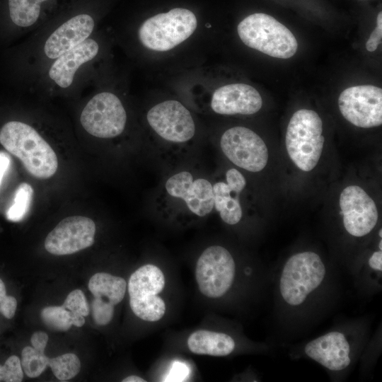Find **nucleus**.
Listing matches in <instances>:
<instances>
[{
  "mask_svg": "<svg viewBox=\"0 0 382 382\" xmlns=\"http://www.w3.org/2000/svg\"><path fill=\"white\" fill-rule=\"evenodd\" d=\"M220 147L231 163L245 170L260 172L267 163L265 143L249 128L237 126L228 129L221 137Z\"/></svg>",
  "mask_w": 382,
  "mask_h": 382,
  "instance_id": "nucleus-12",
  "label": "nucleus"
},
{
  "mask_svg": "<svg viewBox=\"0 0 382 382\" xmlns=\"http://www.w3.org/2000/svg\"><path fill=\"white\" fill-rule=\"evenodd\" d=\"M378 235H379L380 238L382 237V230L381 229H380Z\"/></svg>",
  "mask_w": 382,
  "mask_h": 382,
  "instance_id": "nucleus-39",
  "label": "nucleus"
},
{
  "mask_svg": "<svg viewBox=\"0 0 382 382\" xmlns=\"http://www.w3.org/2000/svg\"><path fill=\"white\" fill-rule=\"evenodd\" d=\"M197 25L193 12L184 8H175L144 21L138 29L137 36L145 48L166 52L190 37Z\"/></svg>",
  "mask_w": 382,
  "mask_h": 382,
  "instance_id": "nucleus-7",
  "label": "nucleus"
},
{
  "mask_svg": "<svg viewBox=\"0 0 382 382\" xmlns=\"http://www.w3.org/2000/svg\"><path fill=\"white\" fill-rule=\"evenodd\" d=\"M340 207L345 228L350 235L364 236L376 226L378 219L376 205L361 187H345L340 196Z\"/></svg>",
  "mask_w": 382,
  "mask_h": 382,
  "instance_id": "nucleus-16",
  "label": "nucleus"
},
{
  "mask_svg": "<svg viewBox=\"0 0 382 382\" xmlns=\"http://www.w3.org/2000/svg\"><path fill=\"white\" fill-rule=\"evenodd\" d=\"M165 282L161 270L151 264L140 267L131 274L128 282L129 305L138 318L156 322L164 316L166 303L158 294L163 290Z\"/></svg>",
  "mask_w": 382,
  "mask_h": 382,
  "instance_id": "nucleus-10",
  "label": "nucleus"
},
{
  "mask_svg": "<svg viewBox=\"0 0 382 382\" xmlns=\"http://www.w3.org/2000/svg\"><path fill=\"white\" fill-rule=\"evenodd\" d=\"M122 382H145L146 380L136 375L129 376L122 381Z\"/></svg>",
  "mask_w": 382,
  "mask_h": 382,
  "instance_id": "nucleus-36",
  "label": "nucleus"
},
{
  "mask_svg": "<svg viewBox=\"0 0 382 382\" xmlns=\"http://www.w3.org/2000/svg\"><path fill=\"white\" fill-rule=\"evenodd\" d=\"M57 0H7V16L18 33H32L62 10Z\"/></svg>",
  "mask_w": 382,
  "mask_h": 382,
  "instance_id": "nucleus-18",
  "label": "nucleus"
},
{
  "mask_svg": "<svg viewBox=\"0 0 382 382\" xmlns=\"http://www.w3.org/2000/svg\"><path fill=\"white\" fill-rule=\"evenodd\" d=\"M369 266L376 270L382 271V250L374 252L369 260Z\"/></svg>",
  "mask_w": 382,
  "mask_h": 382,
  "instance_id": "nucleus-33",
  "label": "nucleus"
},
{
  "mask_svg": "<svg viewBox=\"0 0 382 382\" xmlns=\"http://www.w3.org/2000/svg\"><path fill=\"white\" fill-rule=\"evenodd\" d=\"M62 306L66 310L80 313L84 317L89 313L86 296L80 289H75L69 293Z\"/></svg>",
  "mask_w": 382,
  "mask_h": 382,
  "instance_id": "nucleus-28",
  "label": "nucleus"
},
{
  "mask_svg": "<svg viewBox=\"0 0 382 382\" xmlns=\"http://www.w3.org/2000/svg\"><path fill=\"white\" fill-rule=\"evenodd\" d=\"M378 247L380 250H382V241L381 240L378 244Z\"/></svg>",
  "mask_w": 382,
  "mask_h": 382,
  "instance_id": "nucleus-38",
  "label": "nucleus"
},
{
  "mask_svg": "<svg viewBox=\"0 0 382 382\" xmlns=\"http://www.w3.org/2000/svg\"><path fill=\"white\" fill-rule=\"evenodd\" d=\"M246 180L243 174L236 168L226 173V181L212 184L214 208L221 219L227 224H238L243 216L239 195L244 190Z\"/></svg>",
  "mask_w": 382,
  "mask_h": 382,
  "instance_id": "nucleus-19",
  "label": "nucleus"
},
{
  "mask_svg": "<svg viewBox=\"0 0 382 382\" xmlns=\"http://www.w3.org/2000/svg\"><path fill=\"white\" fill-rule=\"evenodd\" d=\"M62 14L30 33L21 47L18 69L28 88L49 64L96 32L97 18L88 10Z\"/></svg>",
  "mask_w": 382,
  "mask_h": 382,
  "instance_id": "nucleus-1",
  "label": "nucleus"
},
{
  "mask_svg": "<svg viewBox=\"0 0 382 382\" xmlns=\"http://www.w3.org/2000/svg\"><path fill=\"white\" fill-rule=\"evenodd\" d=\"M101 70L91 84L95 90L82 105L79 119L82 129L88 134L108 139L124 132L127 113L120 96L101 86L99 80Z\"/></svg>",
  "mask_w": 382,
  "mask_h": 382,
  "instance_id": "nucleus-4",
  "label": "nucleus"
},
{
  "mask_svg": "<svg viewBox=\"0 0 382 382\" xmlns=\"http://www.w3.org/2000/svg\"><path fill=\"white\" fill-rule=\"evenodd\" d=\"M48 342V335L46 332L37 331L33 334L30 342L35 349L44 352Z\"/></svg>",
  "mask_w": 382,
  "mask_h": 382,
  "instance_id": "nucleus-31",
  "label": "nucleus"
},
{
  "mask_svg": "<svg viewBox=\"0 0 382 382\" xmlns=\"http://www.w3.org/2000/svg\"><path fill=\"white\" fill-rule=\"evenodd\" d=\"M342 115L356 127L371 128L382 124V89L360 85L345 89L338 98Z\"/></svg>",
  "mask_w": 382,
  "mask_h": 382,
  "instance_id": "nucleus-14",
  "label": "nucleus"
},
{
  "mask_svg": "<svg viewBox=\"0 0 382 382\" xmlns=\"http://www.w3.org/2000/svg\"><path fill=\"white\" fill-rule=\"evenodd\" d=\"M33 196V189L26 183L20 184L16 190L13 203L6 211V218L13 222L23 219L30 209Z\"/></svg>",
  "mask_w": 382,
  "mask_h": 382,
  "instance_id": "nucleus-23",
  "label": "nucleus"
},
{
  "mask_svg": "<svg viewBox=\"0 0 382 382\" xmlns=\"http://www.w3.org/2000/svg\"><path fill=\"white\" fill-rule=\"evenodd\" d=\"M308 357L331 371L346 369L351 362L350 347L343 333L332 331L306 344Z\"/></svg>",
  "mask_w": 382,
  "mask_h": 382,
  "instance_id": "nucleus-20",
  "label": "nucleus"
},
{
  "mask_svg": "<svg viewBox=\"0 0 382 382\" xmlns=\"http://www.w3.org/2000/svg\"><path fill=\"white\" fill-rule=\"evenodd\" d=\"M11 164V158L8 154L0 151V186L3 180V178L8 170Z\"/></svg>",
  "mask_w": 382,
  "mask_h": 382,
  "instance_id": "nucleus-32",
  "label": "nucleus"
},
{
  "mask_svg": "<svg viewBox=\"0 0 382 382\" xmlns=\"http://www.w3.org/2000/svg\"><path fill=\"white\" fill-rule=\"evenodd\" d=\"M23 378V371L20 359L12 355L9 357L3 365V381L20 382Z\"/></svg>",
  "mask_w": 382,
  "mask_h": 382,
  "instance_id": "nucleus-29",
  "label": "nucleus"
},
{
  "mask_svg": "<svg viewBox=\"0 0 382 382\" xmlns=\"http://www.w3.org/2000/svg\"><path fill=\"white\" fill-rule=\"evenodd\" d=\"M96 224L88 217L69 216L62 220L47 235L45 248L56 255H70L91 246Z\"/></svg>",
  "mask_w": 382,
  "mask_h": 382,
  "instance_id": "nucleus-15",
  "label": "nucleus"
},
{
  "mask_svg": "<svg viewBox=\"0 0 382 382\" xmlns=\"http://www.w3.org/2000/svg\"><path fill=\"white\" fill-rule=\"evenodd\" d=\"M163 191L170 206L193 216L204 217L214 209L212 183L190 170H180L168 177Z\"/></svg>",
  "mask_w": 382,
  "mask_h": 382,
  "instance_id": "nucleus-9",
  "label": "nucleus"
},
{
  "mask_svg": "<svg viewBox=\"0 0 382 382\" xmlns=\"http://www.w3.org/2000/svg\"><path fill=\"white\" fill-rule=\"evenodd\" d=\"M92 316L95 323L99 325H105L112 319L115 306L103 301L101 298H95L91 303Z\"/></svg>",
  "mask_w": 382,
  "mask_h": 382,
  "instance_id": "nucleus-27",
  "label": "nucleus"
},
{
  "mask_svg": "<svg viewBox=\"0 0 382 382\" xmlns=\"http://www.w3.org/2000/svg\"><path fill=\"white\" fill-rule=\"evenodd\" d=\"M44 323L50 329L57 331H66L71 325L69 311L61 306H47L41 311Z\"/></svg>",
  "mask_w": 382,
  "mask_h": 382,
  "instance_id": "nucleus-26",
  "label": "nucleus"
},
{
  "mask_svg": "<svg viewBox=\"0 0 382 382\" xmlns=\"http://www.w3.org/2000/svg\"><path fill=\"white\" fill-rule=\"evenodd\" d=\"M0 381H3V366L0 364Z\"/></svg>",
  "mask_w": 382,
  "mask_h": 382,
  "instance_id": "nucleus-37",
  "label": "nucleus"
},
{
  "mask_svg": "<svg viewBox=\"0 0 382 382\" xmlns=\"http://www.w3.org/2000/svg\"><path fill=\"white\" fill-rule=\"evenodd\" d=\"M382 40V13L380 11L376 18V26L372 31L366 43V48L369 52H374L381 43Z\"/></svg>",
  "mask_w": 382,
  "mask_h": 382,
  "instance_id": "nucleus-30",
  "label": "nucleus"
},
{
  "mask_svg": "<svg viewBox=\"0 0 382 382\" xmlns=\"http://www.w3.org/2000/svg\"><path fill=\"white\" fill-rule=\"evenodd\" d=\"M235 274L233 257L221 245L207 248L197 261L196 281L201 293L208 298L224 296L231 287Z\"/></svg>",
  "mask_w": 382,
  "mask_h": 382,
  "instance_id": "nucleus-11",
  "label": "nucleus"
},
{
  "mask_svg": "<svg viewBox=\"0 0 382 382\" xmlns=\"http://www.w3.org/2000/svg\"><path fill=\"white\" fill-rule=\"evenodd\" d=\"M70 320L72 325L81 327L85 323L84 316L80 313L69 311Z\"/></svg>",
  "mask_w": 382,
  "mask_h": 382,
  "instance_id": "nucleus-34",
  "label": "nucleus"
},
{
  "mask_svg": "<svg viewBox=\"0 0 382 382\" xmlns=\"http://www.w3.org/2000/svg\"><path fill=\"white\" fill-rule=\"evenodd\" d=\"M235 345L228 335L207 330H197L187 339L189 349L197 354L224 357L233 351Z\"/></svg>",
  "mask_w": 382,
  "mask_h": 382,
  "instance_id": "nucleus-21",
  "label": "nucleus"
},
{
  "mask_svg": "<svg viewBox=\"0 0 382 382\" xmlns=\"http://www.w3.org/2000/svg\"><path fill=\"white\" fill-rule=\"evenodd\" d=\"M146 120L161 139L170 144H185L195 134L190 112L178 100H168L155 105L148 111Z\"/></svg>",
  "mask_w": 382,
  "mask_h": 382,
  "instance_id": "nucleus-13",
  "label": "nucleus"
},
{
  "mask_svg": "<svg viewBox=\"0 0 382 382\" xmlns=\"http://www.w3.org/2000/svg\"><path fill=\"white\" fill-rule=\"evenodd\" d=\"M262 105L260 93L245 83H231L218 88L212 94L211 108L219 115H253Z\"/></svg>",
  "mask_w": 382,
  "mask_h": 382,
  "instance_id": "nucleus-17",
  "label": "nucleus"
},
{
  "mask_svg": "<svg viewBox=\"0 0 382 382\" xmlns=\"http://www.w3.org/2000/svg\"><path fill=\"white\" fill-rule=\"evenodd\" d=\"M325 267L320 257L312 251L291 255L285 262L279 279V291L284 301L296 306L323 282Z\"/></svg>",
  "mask_w": 382,
  "mask_h": 382,
  "instance_id": "nucleus-8",
  "label": "nucleus"
},
{
  "mask_svg": "<svg viewBox=\"0 0 382 382\" xmlns=\"http://www.w3.org/2000/svg\"><path fill=\"white\" fill-rule=\"evenodd\" d=\"M0 144L23 163L33 177L47 179L58 168L57 156L35 127L21 120H10L0 129Z\"/></svg>",
  "mask_w": 382,
  "mask_h": 382,
  "instance_id": "nucleus-3",
  "label": "nucleus"
},
{
  "mask_svg": "<svg viewBox=\"0 0 382 382\" xmlns=\"http://www.w3.org/2000/svg\"><path fill=\"white\" fill-rule=\"evenodd\" d=\"M88 289L95 298H101L113 306L121 302L127 289L126 281L106 272L95 274L89 280Z\"/></svg>",
  "mask_w": 382,
  "mask_h": 382,
  "instance_id": "nucleus-22",
  "label": "nucleus"
},
{
  "mask_svg": "<svg viewBox=\"0 0 382 382\" xmlns=\"http://www.w3.org/2000/svg\"><path fill=\"white\" fill-rule=\"evenodd\" d=\"M48 366L59 381H64L76 376L81 369L79 357L72 353H66L49 359Z\"/></svg>",
  "mask_w": 382,
  "mask_h": 382,
  "instance_id": "nucleus-24",
  "label": "nucleus"
},
{
  "mask_svg": "<svg viewBox=\"0 0 382 382\" xmlns=\"http://www.w3.org/2000/svg\"><path fill=\"white\" fill-rule=\"evenodd\" d=\"M49 359L45 352L28 346L22 350L21 363L23 371L27 376L36 378L48 366Z\"/></svg>",
  "mask_w": 382,
  "mask_h": 382,
  "instance_id": "nucleus-25",
  "label": "nucleus"
},
{
  "mask_svg": "<svg viewBox=\"0 0 382 382\" xmlns=\"http://www.w3.org/2000/svg\"><path fill=\"white\" fill-rule=\"evenodd\" d=\"M325 138L323 122L312 110L301 109L291 117L286 132V148L294 164L303 171H310L318 164Z\"/></svg>",
  "mask_w": 382,
  "mask_h": 382,
  "instance_id": "nucleus-6",
  "label": "nucleus"
},
{
  "mask_svg": "<svg viewBox=\"0 0 382 382\" xmlns=\"http://www.w3.org/2000/svg\"><path fill=\"white\" fill-rule=\"evenodd\" d=\"M237 32L246 46L272 57L289 59L298 50V42L294 34L266 13L249 15L239 23Z\"/></svg>",
  "mask_w": 382,
  "mask_h": 382,
  "instance_id": "nucleus-5",
  "label": "nucleus"
},
{
  "mask_svg": "<svg viewBox=\"0 0 382 382\" xmlns=\"http://www.w3.org/2000/svg\"><path fill=\"white\" fill-rule=\"evenodd\" d=\"M6 289L5 284L2 279H0V313L7 299Z\"/></svg>",
  "mask_w": 382,
  "mask_h": 382,
  "instance_id": "nucleus-35",
  "label": "nucleus"
},
{
  "mask_svg": "<svg viewBox=\"0 0 382 382\" xmlns=\"http://www.w3.org/2000/svg\"><path fill=\"white\" fill-rule=\"evenodd\" d=\"M103 42L92 36L49 64L28 87L46 96H77L87 89L101 70Z\"/></svg>",
  "mask_w": 382,
  "mask_h": 382,
  "instance_id": "nucleus-2",
  "label": "nucleus"
}]
</instances>
